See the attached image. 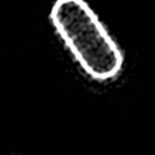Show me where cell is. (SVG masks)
<instances>
[{"mask_svg":"<svg viewBox=\"0 0 155 155\" xmlns=\"http://www.w3.org/2000/svg\"><path fill=\"white\" fill-rule=\"evenodd\" d=\"M50 21L81 68L105 82L119 76L123 53L85 0H56Z\"/></svg>","mask_w":155,"mask_h":155,"instance_id":"obj_1","label":"cell"}]
</instances>
